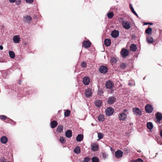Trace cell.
I'll list each match as a JSON object with an SVG mask.
<instances>
[{
  "mask_svg": "<svg viewBox=\"0 0 162 162\" xmlns=\"http://www.w3.org/2000/svg\"><path fill=\"white\" fill-rule=\"evenodd\" d=\"M56 127L55 133L56 139L63 147L72 150L83 141V130L77 123L70 126L65 127L60 125Z\"/></svg>",
  "mask_w": 162,
  "mask_h": 162,
  "instance_id": "1",
  "label": "cell"
},
{
  "mask_svg": "<svg viewBox=\"0 0 162 162\" xmlns=\"http://www.w3.org/2000/svg\"><path fill=\"white\" fill-rule=\"evenodd\" d=\"M115 22L120 26L128 38L136 31V27L133 20L124 11H120L115 20Z\"/></svg>",
  "mask_w": 162,
  "mask_h": 162,
  "instance_id": "2",
  "label": "cell"
},
{
  "mask_svg": "<svg viewBox=\"0 0 162 162\" xmlns=\"http://www.w3.org/2000/svg\"><path fill=\"white\" fill-rule=\"evenodd\" d=\"M104 31L114 41L117 46L122 40L128 38L115 20L108 24Z\"/></svg>",
  "mask_w": 162,
  "mask_h": 162,
  "instance_id": "3",
  "label": "cell"
},
{
  "mask_svg": "<svg viewBox=\"0 0 162 162\" xmlns=\"http://www.w3.org/2000/svg\"><path fill=\"white\" fill-rule=\"evenodd\" d=\"M98 78V86L99 90L106 92L108 94L114 93L122 86L120 82L114 78L101 77Z\"/></svg>",
  "mask_w": 162,
  "mask_h": 162,
  "instance_id": "4",
  "label": "cell"
},
{
  "mask_svg": "<svg viewBox=\"0 0 162 162\" xmlns=\"http://www.w3.org/2000/svg\"><path fill=\"white\" fill-rule=\"evenodd\" d=\"M90 54L89 52H83L82 50L80 54L78 62L76 65L75 71L79 72L91 70L94 66L95 59L88 57Z\"/></svg>",
  "mask_w": 162,
  "mask_h": 162,
  "instance_id": "5",
  "label": "cell"
},
{
  "mask_svg": "<svg viewBox=\"0 0 162 162\" xmlns=\"http://www.w3.org/2000/svg\"><path fill=\"white\" fill-rule=\"evenodd\" d=\"M107 100L105 97L100 94L94 96L88 106L93 116L103 111V107L104 106Z\"/></svg>",
  "mask_w": 162,
  "mask_h": 162,
  "instance_id": "6",
  "label": "cell"
},
{
  "mask_svg": "<svg viewBox=\"0 0 162 162\" xmlns=\"http://www.w3.org/2000/svg\"><path fill=\"white\" fill-rule=\"evenodd\" d=\"M91 70L94 74L101 77L111 78L115 73L114 70L108 64L104 63H96Z\"/></svg>",
  "mask_w": 162,
  "mask_h": 162,
  "instance_id": "7",
  "label": "cell"
},
{
  "mask_svg": "<svg viewBox=\"0 0 162 162\" xmlns=\"http://www.w3.org/2000/svg\"><path fill=\"white\" fill-rule=\"evenodd\" d=\"M94 73L91 70L81 72L77 77L78 89L93 85Z\"/></svg>",
  "mask_w": 162,
  "mask_h": 162,
  "instance_id": "8",
  "label": "cell"
},
{
  "mask_svg": "<svg viewBox=\"0 0 162 162\" xmlns=\"http://www.w3.org/2000/svg\"><path fill=\"white\" fill-rule=\"evenodd\" d=\"M103 47L107 55L115 53L117 45L114 41L103 31L102 35Z\"/></svg>",
  "mask_w": 162,
  "mask_h": 162,
  "instance_id": "9",
  "label": "cell"
},
{
  "mask_svg": "<svg viewBox=\"0 0 162 162\" xmlns=\"http://www.w3.org/2000/svg\"><path fill=\"white\" fill-rule=\"evenodd\" d=\"M135 58H131L128 59L121 61L117 66L114 71L117 74H122L131 71L133 68Z\"/></svg>",
  "mask_w": 162,
  "mask_h": 162,
  "instance_id": "10",
  "label": "cell"
},
{
  "mask_svg": "<svg viewBox=\"0 0 162 162\" xmlns=\"http://www.w3.org/2000/svg\"><path fill=\"white\" fill-rule=\"evenodd\" d=\"M125 47L129 50L132 56L135 58L138 55L140 50L139 43L137 38H130Z\"/></svg>",
  "mask_w": 162,
  "mask_h": 162,
  "instance_id": "11",
  "label": "cell"
},
{
  "mask_svg": "<svg viewBox=\"0 0 162 162\" xmlns=\"http://www.w3.org/2000/svg\"><path fill=\"white\" fill-rule=\"evenodd\" d=\"M120 10L121 9L118 5L112 6L106 15L104 24L107 25L110 22L116 20Z\"/></svg>",
  "mask_w": 162,
  "mask_h": 162,
  "instance_id": "12",
  "label": "cell"
},
{
  "mask_svg": "<svg viewBox=\"0 0 162 162\" xmlns=\"http://www.w3.org/2000/svg\"><path fill=\"white\" fill-rule=\"evenodd\" d=\"M158 29L155 28L149 27L145 31V35L147 42L150 44L155 43L159 35Z\"/></svg>",
  "mask_w": 162,
  "mask_h": 162,
  "instance_id": "13",
  "label": "cell"
},
{
  "mask_svg": "<svg viewBox=\"0 0 162 162\" xmlns=\"http://www.w3.org/2000/svg\"><path fill=\"white\" fill-rule=\"evenodd\" d=\"M79 90L88 106L94 96V90L93 85L81 88Z\"/></svg>",
  "mask_w": 162,
  "mask_h": 162,
  "instance_id": "14",
  "label": "cell"
},
{
  "mask_svg": "<svg viewBox=\"0 0 162 162\" xmlns=\"http://www.w3.org/2000/svg\"><path fill=\"white\" fill-rule=\"evenodd\" d=\"M82 48L87 49L90 54L96 59L97 51L96 48L90 41L86 37H84L81 42Z\"/></svg>",
  "mask_w": 162,
  "mask_h": 162,
  "instance_id": "15",
  "label": "cell"
},
{
  "mask_svg": "<svg viewBox=\"0 0 162 162\" xmlns=\"http://www.w3.org/2000/svg\"><path fill=\"white\" fill-rule=\"evenodd\" d=\"M108 58V64L114 70L120 62L115 53H112L107 55Z\"/></svg>",
  "mask_w": 162,
  "mask_h": 162,
  "instance_id": "16",
  "label": "cell"
},
{
  "mask_svg": "<svg viewBox=\"0 0 162 162\" xmlns=\"http://www.w3.org/2000/svg\"><path fill=\"white\" fill-rule=\"evenodd\" d=\"M121 61L128 59L131 58H135L131 54L129 50L125 47L122 48L120 52Z\"/></svg>",
  "mask_w": 162,
  "mask_h": 162,
  "instance_id": "17",
  "label": "cell"
},
{
  "mask_svg": "<svg viewBox=\"0 0 162 162\" xmlns=\"http://www.w3.org/2000/svg\"><path fill=\"white\" fill-rule=\"evenodd\" d=\"M93 117L99 124H100V126L102 124L105 123L106 120V116L103 111L94 116Z\"/></svg>",
  "mask_w": 162,
  "mask_h": 162,
  "instance_id": "18",
  "label": "cell"
},
{
  "mask_svg": "<svg viewBox=\"0 0 162 162\" xmlns=\"http://www.w3.org/2000/svg\"><path fill=\"white\" fill-rule=\"evenodd\" d=\"M105 108V114L107 116H109L114 115L116 113L115 109L111 107H104Z\"/></svg>",
  "mask_w": 162,
  "mask_h": 162,
  "instance_id": "19",
  "label": "cell"
},
{
  "mask_svg": "<svg viewBox=\"0 0 162 162\" xmlns=\"http://www.w3.org/2000/svg\"><path fill=\"white\" fill-rule=\"evenodd\" d=\"M155 139L160 144H162V125L160 127L159 132Z\"/></svg>",
  "mask_w": 162,
  "mask_h": 162,
  "instance_id": "20",
  "label": "cell"
},
{
  "mask_svg": "<svg viewBox=\"0 0 162 162\" xmlns=\"http://www.w3.org/2000/svg\"><path fill=\"white\" fill-rule=\"evenodd\" d=\"M130 162H147V160L145 159L144 157H141L140 156L139 157H136L134 158H132L130 161Z\"/></svg>",
  "mask_w": 162,
  "mask_h": 162,
  "instance_id": "21",
  "label": "cell"
},
{
  "mask_svg": "<svg viewBox=\"0 0 162 162\" xmlns=\"http://www.w3.org/2000/svg\"><path fill=\"white\" fill-rule=\"evenodd\" d=\"M145 110L147 113H151L153 112L154 108L151 104L149 103L145 106Z\"/></svg>",
  "mask_w": 162,
  "mask_h": 162,
  "instance_id": "22",
  "label": "cell"
},
{
  "mask_svg": "<svg viewBox=\"0 0 162 162\" xmlns=\"http://www.w3.org/2000/svg\"><path fill=\"white\" fill-rule=\"evenodd\" d=\"M155 121L157 123H160L162 121V114L157 112L155 115Z\"/></svg>",
  "mask_w": 162,
  "mask_h": 162,
  "instance_id": "23",
  "label": "cell"
},
{
  "mask_svg": "<svg viewBox=\"0 0 162 162\" xmlns=\"http://www.w3.org/2000/svg\"><path fill=\"white\" fill-rule=\"evenodd\" d=\"M127 117V116L126 114L124 112L120 113L118 116L119 120L122 121L125 120Z\"/></svg>",
  "mask_w": 162,
  "mask_h": 162,
  "instance_id": "24",
  "label": "cell"
},
{
  "mask_svg": "<svg viewBox=\"0 0 162 162\" xmlns=\"http://www.w3.org/2000/svg\"><path fill=\"white\" fill-rule=\"evenodd\" d=\"M147 130L150 132H151L154 129L153 125L151 122H148L147 124Z\"/></svg>",
  "mask_w": 162,
  "mask_h": 162,
  "instance_id": "25",
  "label": "cell"
},
{
  "mask_svg": "<svg viewBox=\"0 0 162 162\" xmlns=\"http://www.w3.org/2000/svg\"><path fill=\"white\" fill-rule=\"evenodd\" d=\"M13 42L16 43H19L20 40V37L19 35L14 36L13 38Z\"/></svg>",
  "mask_w": 162,
  "mask_h": 162,
  "instance_id": "26",
  "label": "cell"
},
{
  "mask_svg": "<svg viewBox=\"0 0 162 162\" xmlns=\"http://www.w3.org/2000/svg\"><path fill=\"white\" fill-rule=\"evenodd\" d=\"M57 122L55 120L52 121L50 124L51 127L52 129L55 128L58 125Z\"/></svg>",
  "mask_w": 162,
  "mask_h": 162,
  "instance_id": "27",
  "label": "cell"
},
{
  "mask_svg": "<svg viewBox=\"0 0 162 162\" xmlns=\"http://www.w3.org/2000/svg\"><path fill=\"white\" fill-rule=\"evenodd\" d=\"M24 21L27 22H30L32 20V18L30 16H26L24 18Z\"/></svg>",
  "mask_w": 162,
  "mask_h": 162,
  "instance_id": "28",
  "label": "cell"
},
{
  "mask_svg": "<svg viewBox=\"0 0 162 162\" xmlns=\"http://www.w3.org/2000/svg\"><path fill=\"white\" fill-rule=\"evenodd\" d=\"M9 55L11 58L12 59L14 58L15 57V54L14 52L12 51H9Z\"/></svg>",
  "mask_w": 162,
  "mask_h": 162,
  "instance_id": "29",
  "label": "cell"
},
{
  "mask_svg": "<svg viewBox=\"0 0 162 162\" xmlns=\"http://www.w3.org/2000/svg\"><path fill=\"white\" fill-rule=\"evenodd\" d=\"M71 112L69 110H67L65 111L64 115L66 117L69 116L71 114Z\"/></svg>",
  "mask_w": 162,
  "mask_h": 162,
  "instance_id": "30",
  "label": "cell"
},
{
  "mask_svg": "<svg viewBox=\"0 0 162 162\" xmlns=\"http://www.w3.org/2000/svg\"><path fill=\"white\" fill-rule=\"evenodd\" d=\"M26 2L28 3H32L34 2L33 1H30V0H28V1H26Z\"/></svg>",
  "mask_w": 162,
  "mask_h": 162,
  "instance_id": "31",
  "label": "cell"
},
{
  "mask_svg": "<svg viewBox=\"0 0 162 162\" xmlns=\"http://www.w3.org/2000/svg\"><path fill=\"white\" fill-rule=\"evenodd\" d=\"M9 2L11 3H14L16 2V1H10Z\"/></svg>",
  "mask_w": 162,
  "mask_h": 162,
  "instance_id": "32",
  "label": "cell"
},
{
  "mask_svg": "<svg viewBox=\"0 0 162 162\" xmlns=\"http://www.w3.org/2000/svg\"><path fill=\"white\" fill-rule=\"evenodd\" d=\"M1 50H2L3 49V47L2 46H1Z\"/></svg>",
  "mask_w": 162,
  "mask_h": 162,
  "instance_id": "33",
  "label": "cell"
}]
</instances>
